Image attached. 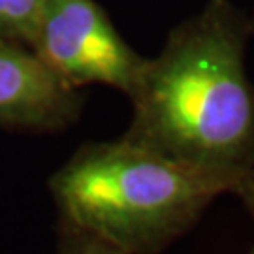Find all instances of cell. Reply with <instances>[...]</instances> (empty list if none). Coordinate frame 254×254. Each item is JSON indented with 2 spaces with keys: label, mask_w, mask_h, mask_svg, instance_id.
<instances>
[{
  "label": "cell",
  "mask_w": 254,
  "mask_h": 254,
  "mask_svg": "<svg viewBox=\"0 0 254 254\" xmlns=\"http://www.w3.org/2000/svg\"><path fill=\"white\" fill-rule=\"evenodd\" d=\"M249 38L251 19L232 0H207L143 61L123 137L239 185L254 172Z\"/></svg>",
  "instance_id": "cell-1"
},
{
  "label": "cell",
  "mask_w": 254,
  "mask_h": 254,
  "mask_svg": "<svg viewBox=\"0 0 254 254\" xmlns=\"http://www.w3.org/2000/svg\"><path fill=\"white\" fill-rule=\"evenodd\" d=\"M237 181L196 170L121 136L85 143L51 175L64 220L125 254H158Z\"/></svg>",
  "instance_id": "cell-2"
},
{
  "label": "cell",
  "mask_w": 254,
  "mask_h": 254,
  "mask_svg": "<svg viewBox=\"0 0 254 254\" xmlns=\"http://www.w3.org/2000/svg\"><path fill=\"white\" fill-rule=\"evenodd\" d=\"M30 49L77 89L108 85L127 96L145 61L94 0H47Z\"/></svg>",
  "instance_id": "cell-3"
},
{
  "label": "cell",
  "mask_w": 254,
  "mask_h": 254,
  "mask_svg": "<svg viewBox=\"0 0 254 254\" xmlns=\"http://www.w3.org/2000/svg\"><path fill=\"white\" fill-rule=\"evenodd\" d=\"M85 98L25 44L0 38V127L59 132L81 115Z\"/></svg>",
  "instance_id": "cell-4"
},
{
  "label": "cell",
  "mask_w": 254,
  "mask_h": 254,
  "mask_svg": "<svg viewBox=\"0 0 254 254\" xmlns=\"http://www.w3.org/2000/svg\"><path fill=\"white\" fill-rule=\"evenodd\" d=\"M47 0H0V38L30 47Z\"/></svg>",
  "instance_id": "cell-5"
},
{
  "label": "cell",
  "mask_w": 254,
  "mask_h": 254,
  "mask_svg": "<svg viewBox=\"0 0 254 254\" xmlns=\"http://www.w3.org/2000/svg\"><path fill=\"white\" fill-rule=\"evenodd\" d=\"M55 254H125L102 239L72 226L64 220L57 224V245Z\"/></svg>",
  "instance_id": "cell-6"
},
{
  "label": "cell",
  "mask_w": 254,
  "mask_h": 254,
  "mask_svg": "<svg viewBox=\"0 0 254 254\" xmlns=\"http://www.w3.org/2000/svg\"><path fill=\"white\" fill-rule=\"evenodd\" d=\"M234 194H237L241 198V201L245 203V207L249 209L251 217L254 218V172L251 175H247L245 179L237 185Z\"/></svg>",
  "instance_id": "cell-7"
},
{
  "label": "cell",
  "mask_w": 254,
  "mask_h": 254,
  "mask_svg": "<svg viewBox=\"0 0 254 254\" xmlns=\"http://www.w3.org/2000/svg\"><path fill=\"white\" fill-rule=\"evenodd\" d=\"M251 19V36H254V13H253V17H249Z\"/></svg>",
  "instance_id": "cell-8"
},
{
  "label": "cell",
  "mask_w": 254,
  "mask_h": 254,
  "mask_svg": "<svg viewBox=\"0 0 254 254\" xmlns=\"http://www.w3.org/2000/svg\"><path fill=\"white\" fill-rule=\"evenodd\" d=\"M249 254H254V247H253V249H251V253H249Z\"/></svg>",
  "instance_id": "cell-9"
}]
</instances>
